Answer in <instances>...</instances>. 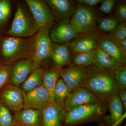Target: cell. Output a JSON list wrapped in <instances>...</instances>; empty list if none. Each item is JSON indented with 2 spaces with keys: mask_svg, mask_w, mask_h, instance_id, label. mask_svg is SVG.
<instances>
[{
  "mask_svg": "<svg viewBox=\"0 0 126 126\" xmlns=\"http://www.w3.org/2000/svg\"><path fill=\"white\" fill-rule=\"evenodd\" d=\"M108 110V102L84 104L67 112L64 126H76L92 122H101L104 119Z\"/></svg>",
  "mask_w": 126,
  "mask_h": 126,
  "instance_id": "cell-2",
  "label": "cell"
},
{
  "mask_svg": "<svg viewBox=\"0 0 126 126\" xmlns=\"http://www.w3.org/2000/svg\"><path fill=\"white\" fill-rule=\"evenodd\" d=\"M113 32L112 36L117 41H120L126 39V22H122L118 25Z\"/></svg>",
  "mask_w": 126,
  "mask_h": 126,
  "instance_id": "cell-31",
  "label": "cell"
},
{
  "mask_svg": "<svg viewBox=\"0 0 126 126\" xmlns=\"http://www.w3.org/2000/svg\"><path fill=\"white\" fill-rule=\"evenodd\" d=\"M96 16L91 10L82 6L75 11L70 22L71 27L77 33L90 29L94 26Z\"/></svg>",
  "mask_w": 126,
  "mask_h": 126,
  "instance_id": "cell-6",
  "label": "cell"
},
{
  "mask_svg": "<svg viewBox=\"0 0 126 126\" xmlns=\"http://www.w3.org/2000/svg\"><path fill=\"white\" fill-rule=\"evenodd\" d=\"M34 36L28 38L10 36L3 40L2 53L9 65L20 60L32 59Z\"/></svg>",
  "mask_w": 126,
  "mask_h": 126,
  "instance_id": "cell-3",
  "label": "cell"
},
{
  "mask_svg": "<svg viewBox=\"0 0 126 126\" xmlns=\"http://www.w3.org/2000/svg\"><path fill=\"white\" fill-rule=\"evenodd\" d=\"M88 78L83 87L94 94L100 100L107 102L118 95L121 88L113 72L92 65L86 67Z\"/></svg>",
  "mask_w": 126,
  "mask_h": 126,
  "instance_id": "cell-1",
  "label": "cell"
},
{
  "mask_svg": "<svg viewBox=\"0 0 126 126\" xmlns=\"http://www.w3.org/2000/svg\"><path fill=\"white\" fill-rule=\"evenodd\" d=\"M0 97L10 110L16 112L24 109L23 92L19 87L9 83L1 93Z\"/></svg>",
  "mask_w": 126,
  "mask_h": 126,
  "instance_id": "cell-11",
  "label": "cell"
},
{
  "mask_svg": "<svg viewBox=\"0 0 126 126\" xmlns=\"http://www.w3.org/2000/svg\"><path fill=\"white\" fill-rule=\"evenodd\" d=\"M67 112L55 103H49L41 111L42 126H63Z\"/></svg>",
  "mask_w": 126,
  "mask_h": 126,
  "instance_id": "cell-12",
  "label": "cell"
},
{
  "mask_svg": "<svg viewBox=\"0 0 126 126\" xmlns=\"http://www.w3.org/2000/svg\"><path fill=\"white\" fill-rule=\"evenodd\" d=\"M118 25V20L113 18H105L102 20L99 27L102 30L106 32L113 31Z\"/></svg>",
  "mask_w": 126,
  "mask_h": 126,
  "instance_id": "cell-30",
  "label": "cell"
},
{
  "mask_svg": "<svg viewBox=\"0 0 126 126\" xmlns=\"http://www.w3.org/2000/svg\"><path fill=\"white\" fill-rule=\"evenodd\" d=\"M98 41L94 36H78L77 38L67 44L74 53L94 51L97 47Z\"/></svg>",
  "mask_w": 126,
  "mask_h": 126,
  "instance_id": "cell-20",
  "label": "cell"
},
{
  "mask_svg": "<svg viewBox=\"0 0 126 126\" xmlns=\"http://www.w3.org/2000/svg\"><path fill=\"white\" fill-rule=\"evenodd\" d=\"M103 101L86 88L80 87L72 91L65 99L64 108L67 112L79 106Z\"/></svg>",
  "mask_w": 126,
  "mask_h": 126,
  "instance_id": "cell-9",
  "label": "cell"
},
{
  "mask_svg": "<svg viewBox=\"0 0 126 126\" xmlns=\"http://www.w3.org/2000/svg\"><path fill=\"white\" fill-rule=\"evenodd\" d=\"M108 107L110 115L105 116L104 119L109 126H117L123 117V105L118 95L112 97L108 101Z\"/></svg>",
  "mask_w": 126,
  "mask_h": 126,
  "instance_id": "cell-19",
  "label": "cell"
},
{
  "mask_svg": "<svg viewBox=\"0 0 126 126\" xmlns=\"http://www.w3.org/2000/svg\"><path fill=\"white\" fill-rule=\"evenodd\" d=\"M115 79L119 84L121 89L126 88V65L121 66L117 70L113 71Z\"/></svg>",
  "mask_w": 126,
  "mask_h": 126,
  "instance_id": "cell-28",
  "label": "cell"
},
{
  "mask_svg": "<svg viewBox=\"0 0 126 126\" xmlns=\"http://www.w3.org/2000/svg\"><path fill=\"white\" fill-rule=\"evenodd\" d=\"M53 12L55 18L60 22H68L75 11L74 4L68 0H45Z\"/></svg>",
  "mask_w": 126,
  "mask_h": 126,
  "instance_id": "cell-15",
  "label": "cell"
},
{
  "mask_svg": "<svg viewBox=\"0 0 126 126\" xmlns=\"http://www.w3.org/2000/svg\"><path fill=\"white\" fill-rule=\"evenodd\" d=\"M93 65L100 68L113 72L121 66L114 58L97 47L94 50V56L93 60Z\"/></svg>",
  "mask_w": 126,
  "mask_h": 126,
  "instance_id": "cell-21",
  "label": "cell"
},
{
  "mask_svg": "<svg viewBox=\"0 0 126 126\" xmlns=\"http://www.w3.org/2000/svg\"><path fill=\"white\" fill-rule=\"evenodd\" d=\"M115 4L114 0H104L101 2L99 10L104 14H110Z\"/></svg>",
  "mask_w": 126,
  "mask_h": 126,
  "instance_id": "cell-32",
  "label": "cell"
},
{
  "mask_svg": "<svg viewBox=\"0 0 126 126\" xmlns=\"http://www.w3.org/2000/svg\"><path fill=\"white\" fill-rule=\"evenodd\" d=\"M71 90L62 79H59L54 88V94L55 103L60 107L64 108V102Z\"/></svg>",
  "mask_w": 126,
  "mask_h": 126,
  "instance_id": "cell-24",
  "label": "cell"
},
{
  "mask_svg": "<svg viewBox=\"0 0 126 126\" xmlns=\"http://www.w3.org/2000/svg\"><path fill=\"white\" fill-rule=\"evenodd\" d=\"M54 24V22H52L41 28L34 35L32 59L33 70L41 67L43 63L50 58L53 43L49 34L50 29Z\"/></svg>",
  "mask_w": 126,
  "mask_h": 126,
  "instance_id": "cell-5",
  "label": "cell"
},
{
  "mask_svg": "<svg viewBox=\"0 0 126 126\" xmlns=\"http://www.w3.org/2000/svg\"></svg>",
  "mask_w": 126,
  "mask_h": 126,
  "instance_id": "cell-39",
  "label": "cell"
},
{
  "mask_svg": "<svg viewBox=\"0 0 126 126\" xmlns=\"http://www.w3.org/2000/svg\"><path fill=\"white\" fill-rule=\"evenodd\" d=\"M50 58L55 65L59 67L69 64L71 63L72 56L67 44L53 43Z\"/></svg>",
  "mask_w": 126,
  "mask_h": 126,
  "instance_id": "cell-22",
  "label": "cell"
},
{
  "mask_svg": "<svg viewBox=\"0 0 126 126\" xmlns=\"http://www.w3.org/2000/svg\"><path fill=\"white\" fill-rule=\"evenodd\" d=\"M14 125L18 126H39L41 122V111L33 109H23L15 112Z\"/></svg>",
  "mask_w": 126,
  "mask_h": 126,
  "instance_id": "cell-17",
  "label": "cell"
},
{
  "mask_svg": "<svg viewBox=\"0 0 126 126\" xmlns=\"http://www.w3.org/2000/svg\"><path fill=\"white\" fill-rule=\"evenodd\" d=\"M40 29L33 16L22 6L17 4L13 22L7 33L13 37H32Z\"/></svg>",
  "mask_w": 126,
  "mask_h": 126,
  "instance_id": "cell-4",
  "label": "cell"
},
{
  "mask_svg": "<svg viewBox=\"0 0 126 126\" xmlns=\"http://www.w3.org/2000/svg\"><path fill=\"white\" fill-rule=\"evenodd\" d=\"M60 76L64 83L72 91L80 87H83L88 78L86 67L77 65L61 69Z\"/></svg>",
  "mask_w": 126,
  "mask_h": 126,
  "instance_id": "cell-10",
  "label": "cell"
},
{
  "mask_svg": "<svg viewBox=\"0 0 126 126\" xmlns=\"http://www.w3.org/2000/svg\"><path fill=\"white\" fill-rule=\"evenodd\" d=\"M14 118L10 110L4 103L0 101V126H12Z\"/></svg>",
  "mask_w": 126,
  "mask_h": 126,
  "instance_id": "cell-26",
  "label": "cell"
},
{
  "mask_svg": "<svg viewBox=\"0 0 126 126\" xmlns=\"http://www.w3.org/2000/svg\"><path fill=\"white\" fill-rule=\"evenodd\" d=\"M94 56V50L84 53H74L72 60L76 65L87 67L93 65Z\"/></svg>",
  "mask_w": 126,
  "mask_h": 126,
  "instance_id": "cell-25",
  "label": "cell"
},
{
  "mask_svg": "<svg viewBox=\"0 0 126 126\" xmlns=\"http://www.w3.org/2000/svg\"><path fill=\"white\" fill-rule=\"evenodd\" d=\"M25 2L36 25L40 29L54 22V16L45 1L26 0Z\"/></svg>",
  "mask_w": 126,
  "mask_h": 126,
  "instance_id": "cell-8",
  "label": "cell"
},
{
  "mask_svg": "<svg viewBox=\"0 0 126 126\" xmlns=\"http://www.w3.org/2000/svg\"><path fill=\"white\" fill-rule=\"evenodd\" d=\"M11 11L10 1L0 0V27L5 24L9 18Z\"/></svg>",
  "mask_w": 126,
  "mask_h": 126,
  "instance_id": "cell-27",
  "label": "cell"
},
{
  "mask_svg": "<svg viewBox=\"0 0 126 126\" xmlns=\"http://www.w3.org/2000/svg\"><path fill=\"white\" fill-rule=\"evenodd\" d=\"M99 122L100 123H99V125L98 126H115V125L109 126L106 123V122H102V121L100 122Z\"/></svg>",
  "mask_w": 126,
  "mask_h": 126,
  "instance_id": "cell-37",
  "label": "cell"
},
{
  "mask_svg": "<svg viewBox=\"0 0 126 126\" xmlns=\"http://www.w3.org/2000/svg\"><path fill=\"white\" fill-rule=\"evenodd\" d=\"M116 16L121 23L126 22V6L125 4H121L118 7L116 11Z\"/></svg>",
  "mask_w": 126,
  "mask_h": 126,
  "instance_id": "cell-33",
  "label": "cell"
},
{
  "mask_svg": "<svg viewBox=\"0 0 126 126\" xmlns=\"http://www.w3.org/2000/svg\"><path fill=\"white\" fill-rule=\"evenodd\" d=\"M102 0H77V1L79 3H83L92 6L96 5L99 2H101Z\"/></svg>",
  "mask_w": 126,
  "mask_h": 126,
  "instance_id": "cell-35",
  "label": "cell"
},
{
  "mask_svg": "<svg viewBox=\"0 0 126 126\" xmlns=\"http://www.w3.org/2000/svg\"><path fill=\"white\" fill-rule=\"evenodd\" d=\"M23 92L24 109H33L41 111L50 103L49 93L43 84L29 92Z\"/></svg>",
  "mask_w": 126,
  "mask_h": 126,
  "instance_id": "cell-7",
  "label": "cell"
},
{
  "mask_svg": "<svg viewBox=\"0 0 126 126\" xmlns=\"http://www.w3.org/2000/svg\"><path fill=\"white\" fill-rule=\"evenodd\" d=\"M61 67L56 65L43 68V85L48 91L50 103H55L54 94L55 87L60 76Z\"/></svg>",
  "mask_w": 126,
  "mask_h": 126,
  "instance_id": "cell-18",
  "label": "cell"
},
{
  "mask_svg": "<svg viewBox=\"0 0 126 126\" xmlns=\"http://www.w3.org/2000/svg\"><path fill=\"white\" fill-rule=\"evenodd\" d=\"M118 42L122 48L126 52V39Z\"/></svg>",
  "mask_w": 126,
  "mask_h": 126,
  "instance_id": "cell-36",
  "label": "cell"
},
{
  "mask_svg": "<svg viewBox=\"0 0 126 126\" xmlns=\"http://www.w3.org/2000/svg\"><path fill=\"white\" fill-rule=\"evenodd\" d=\"M50 29V37L54 44L68 43L70 41L79 36L72 29L70 22H60Z\"/></svg>",
  "mask_w": 126,
  "mask_h": 126,
  "instance_id": "cell-16",
  "label": "cell"
},
{
  "mask_svg": "<svg viewBox=\"0 0 126 126\" xmlns=\"http://www.w3.org/2000/svg\"><path fill=\"white\" fill-rule=\"evenodd\" d=\"M32 59H23L16 61L11 66L9 83L19 87L33 71Z\"/></svg>",
  "mask_w": 126,
  "mask_h": 126,
  "instance_id": "cell-13",
  "label": "cell"
},
{
  "mask_svg": "<svg viewBox=\"0 0 126 126\" xmlns=\"http://www.w3.org/2000/svg\"><path fill=\"white\" fill-rule=\"evenodd\" d=\"M112 56L122 65H126V52L112 35L104 36L98 41L97 47Z\"/></svg>",
  "mask_w": 126,
  "mask_h": 126,
  "instance_id": "cell-14",
  "label": "cell"
},
{
  "mask_svg": "<svg viewBox=\"0 0 126 126\" xmlns=\"http://www.w3.org/2000/svg\"><path fill=\"white\" fill-rule=\"evenodd\" d=\"M16 126V125H13V126Z\"/></svg>",
  "mask_w": 126,
  "mask_h": 126,
  "instance_id": "cell-38",
  "label": "cell"
},
{
  "mask_svg": "<svg viewBox=\"0 0 126 126\" xmlns=\"http://www.w3.org/2000/svg\"><path fill=\"white\" fill-rule=\"evenodd\" d=\"M43 76L41 66L35 69L22 83L21 90L24 92H29L43 85Z\"/></svg>",
  "mask_w": 126,
  "mask_h": 126,
  "instance_id": "cell-23",
  "label": "cell"
},
{
  "mask_svg": "<svg viewBox=\"0 0 126 126\" xmlns=\"http://www.w3.org/2000/svg\"><path fill=\"white\" fill-rule=\"evenodd\" d=\"M121 101L124 110H126V89H121L118 94Z\"/></svg>",
  "mask_w": 126,
  "mask_h": 126,
  "instance_id": "cell-34",
  "label": "cell"
},
{
  "mask_svg": "<svg viewBox=\"0 0 126 126\" xmlns=\"http://www.w3.org/2000/svg\"><path fill=\"white\" fill-rule=\"evenodd\" d=\"M11 68V65L7 64L0 65V89L9 83Z\"/></svg>",
  "mask_w": 126,
  "mask_h": 126,
  "instance_id": "cell-29",
  "label": "cell"
}]
</instances>
